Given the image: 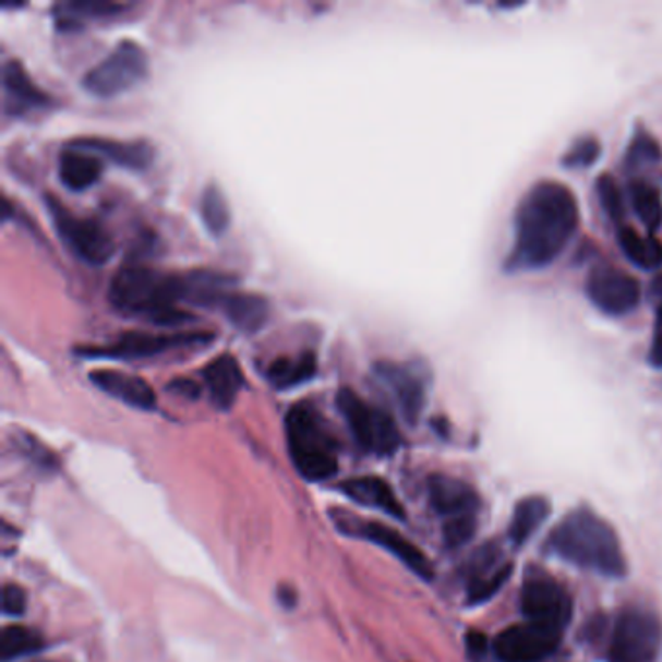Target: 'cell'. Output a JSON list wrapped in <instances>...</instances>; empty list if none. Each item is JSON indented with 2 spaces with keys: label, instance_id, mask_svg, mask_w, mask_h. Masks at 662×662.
Segmentation results:
<instances>
[{
  "label": "cell",
  "instance_id": "1",
  "mask_svg": "<svg viewBox=\"0 0 662 662\" xmlns=\"http://www.w3.org/2000/svg\"><path fill=\"white\" fill-rule=\"evenodd\" d=\"M579 228V206L569 186L540 181L522 196L515 214V245L507 266L534 270L552 265Z\"/></svg>",
  "mask_w": 662,
  "mask_h": 662
},
{
  "label": "cell",
  "instance_id": "2",
  "mask_svg": "<svg viewBox=\"0 0 662 662\" xmlns=\"http://www.w3.org/2000/svg\"><path fill=\"white\" fill-rule=\"evenodd\" d=\"M107 298L117 311L158 327H181L195 318L177 308L183 303L181 274L161 273L142 263L121 266L111 278Z\"/></svg>",
  "mask_w": 662,
  "mask_h": 662
},
{
  "label": "cell",
  "instance_id": "3",
  "mask_svg": "<svg viewBox=\"0 0 662 662\" xmlns=\"http://www.w3.org/2000/svg\"><path fill=\"white\" fill-rule=\"evenodd\" d=\"M547 550L564 562L612 579L627 571L616 530L589 509H577L557 522L547 537Z\"/></svg>",
  "mask_w": 662,
  "mask_h": 662
},
{
  "label": "cell",
  "instance_id": "4",
  "mask_svg": "<svg viewBox=\"0 0 662 662\" xmlns=\"http://www.w3.org/2000/svg\"><path fill=\"white\" fill-rule=\"evenodd\" d=\"M286 442L293 467L310 482H323L338 470V442L325 418L310 402H300L286 414Z\"/></svg>",
  "mask_w": 662,
  "mask_h": 662
},
{
  "label": "cell",
  "instance_id": "5",
  "mask_svg": "<svg viewBox=\"0 0 662 662\" xmlns=\"http://www.w3.org/2000/svg\"><path fill=\"white\" fill-rule=\"evenodd\" d=\"M336 407L345 416L353 440L368 453L377 457H390L400 447V432L395 420L383 408L371 407L350 387H342L336 395Z\"/></svg>",
  "mask_w": 662,
  "mask_h": 662
},
{
  "label": "cell",
  "instance_id": "6",
  "mask_svg": "<svg viewBox=\"0 0 662 662\" xmlns=\"http://www.w3.org/2000/svg\"><path fill=\"white\" fill-rule=\"evenodd\" d=\"M45 206L51 214L55 231L72 255L89 266H104L116 255V243L104 224L92 218H80L53 195L45 196Z\"/></svg>",
  "mask_w": 662,
  "mask_h": 662
},
{
  "label": "cell",
  "instance_id": "7",
  "mask_svg": "<svg viewBox=\"0 0 662 662\" xmlns=\"http://www.w3.org/2000/svg\"><path fill=\"white\" fill-rule=\"evenodd\" d=\"M148 74V55L133 39H123L113 51L92 67L82 86L96 98H116L141 84Z\"/></svg>",
  "mask_w": 662,
  "mask_h": 662
},
{
  "label": "cell",
  "instance_id": "8",
  "mask_svg": "<svg viewBox=\"0 0 662 662\" xmlns=\"http://www.w3.org/2000/svg\"><path fill=\"white\" fill-rule=\"evenodd\" d=\"M216 335L204 330H177V333H144L129 330L116 338L113 345L101 348H76V353L84 358H113V360H139L154 358L159 353L171 352L179 348H196L208 346Z\"/></svg>",
  "mask_w": 662,
  "mask_h": 662
},
{
  "label": "cell",
  "instance_id": "9",
  "mask_svg": "<svg viewBox=\"0 0 662 662\" xmlns=\"http://www.w3.org/2000/svg\"><path fill=\"white\" fill-rule=\"evenodd\" d=\"M662 626L653 612L627 609L619 614L612 639L610 662H654L661 653Z\"/></svg>",
  "mask_w": 662,
  "mask_h": 662
},
{
  "label": "cell",
  "instance_id": "10",
  "mask_svg": "<svg viewBox=\"0 0 662 662\" xmlns=\"http://www.w3.org/2000/svg\"><path fill=\"white\" fill-rule=\"evenodd\" d=\"M335 522L340 532H345L353 539H363L371 544H377V546L387 550L393 556L397 557L398 562L407 565L408 569L418 575L420 579L432 581V562L424 556V552L420 547L414 546L410 540L405 539L397 530L390 529L387 525H381V522L356 519V517L345 511L335 513Z\"/></svg>",
  "mask_w": 662,
  "mask_h": 662
},
{
  "label": "cell",
  "instance_id": "11",
  "mask_svg": "<svg viewBox=\"0 0 662 662\" xmlns=\"http://www.w3.org/2000/svg\"><path fill=\"white\" fill-rule=\"evenodd\" d=\"M564 631L537 622L507 627L495 637L492 649L502 662H542L562 643Z\"/></svg>",
  "mask_w": 662,
  "mask_h": 662
},
{
  "label": "cell",
  "instance_id": "12",
  "mask_svg": "<svg viewBox=\"0 0 662 662\" xmlns=\"http://www.w3.org/2000/svg\"><path fill=\"white\" fill-rule=\"evenodd\" d=\"M587 296L609 315H626L641 301V286L631 274L614 265H597L587 278Z\"/></svg>",
  "mask_w": 662,
  "mask_h": 662
},
{
  "label": "cell",
  "instance_id": "13",
  "mask_svg": "<svg viewBox=\"0 0 662 662\" xmlns=\"http://www.w3.org/2000/svg\"><path fill=\"white\" fill-rule=\"evenodd\" d=\"M521 612L529 622L564 631L574 616V604L562 585L546 577H534L522 585Z\"/></svg>",
  "mask_w": 662,
  "mask_h": 662
},
{
  "label": "cell",
  "instance_id": "14",
  "mask_svg": "<svg viewBox=\"0 0 662 662\" xmlns=\"http://www.w3.org/2000/svg\"><path fill=\"white\" fill-rule=\"evenodd\" d=\"M373 371L397 400L400 414L405 416L408 424H416L425 407V383L422 373L416 370L414 365L397 362H377Z\"/></svg>",
  "mask_w": 662,
  "mask_h": 662
},
{
  "label": "cell",
  "instance_id": "15",
  "mask_svg": "<svg viewBox=\"0 0 662 662\" xmlns=\"http://www.w3.org/2000/svg\"><path fill=\"white\" fill-rule=\"evenodd\" d=\"M513 574V565L505 564L502 550L495 544H484L478 547L474 556L468 559L465 567L467 575V594L470 604L492 599L499 591Z\"/></svg>",
  "mask_w": 662,
  "mask_h": 662
},
{
  "label": "cell",
  "instance_id": "16",
  "mask_svg": "<svg viewBox=\"0 0 662 662\" xmlns=\"http://www.w3.org/2000/svg\"><path fill=\"white\" fill-rule=\"evenodd\" d=\"M2 92H4V111L10 116H26L36 109H47L51 98L29 79L22 62L10 59L2 69Z\"/></svg>",
  "mask_w": 662,
  "mask_h": 662
},
{
  "label": "cell",
  "instance_id": "17",
  "mask_svg": "<svg viewBox=\"0 0 662 662\" xmlns=\"http://www.w3.org/2000/svg\"><path fill=\"white\" fill-rule=\"evenodd\" d=\"M428 495L433 509L453 519V517H462V515H477L480 507V497L477 490L462 482L459 478L445 477V474H435L428 482Z\"/></svg>",
  "mask_w": 662,
  "mask_h": 662
},
{
  "label": "cell",
  "instance_id": "18",
  "mask_svg": "<svg viewBox=\"0 0 662 662\" xmlns=\"http://www.w3.org/2000/svg\"><path fill=\"white\" fill-rule=\"evenodd\" d=\"M89 381L111 398L124 402L127 407L139 408V410H154L156 408V393L151 383L117 370H96L89 373Z\"/></svg>",
  "mask_w": 662,
  "mask_h": 662
},
{
  "label": "cell",
  "instance_id": "19",
  "mask_svg": "<svg viewBox=\"0 0 662 662\" xmlns=\"http://www.w3.org/2000/svg\"><path fill=\"white\" fill-rule=\"evenodd\" d=\"M203 380L214 407L220 410H230L239 393L245 387L243 370L238 358L231 353H221L214 358L213 362L206 363Z\"/></svg>",
  "mask_w": 662,
  "mask_h": 662
},
{
  "label": "cell",
  "instance_id": "20",
  "mask_svg": "<svg viewBox=\"0 0 662 662\" xmlns=\"http://www.w3.org/2000/svg\"><path fill=\"white\" fill-rule=\"evenodd\" d=\"M218 310L233 327L245 335H255L263 330L270 318V303L258 293L231 290L221 298Z\"/></svg>",
  "mask_w": 662,
  "mask_h": 662
},
{
  "label": "cell",
  "instance_id": "21",
  "mask_svg": "<svg viewBox=\"0 0 662 662\" xmlns=\"http://www.w3.org/2000/svg\"><path fill=\"white\" fill-rule=\"evenodd\" d=\"M71 144L84 151L98 154L99 158L111 159L121 168L142 169L151 168L154 159V148L146 141L121 142L113 139H76Z\"/></svg>",
  "mask_w": 662,
  "mask_h": 662
},
{
  "label": "cell",
  "instance_id": "22",
  "mask_svg": "<svg viewBox=\"0 0 662 662\" xmlns=\"http://www.w3.org/2000/svg\"><path fill=\"white\" fill-rule=\"evenodd\" d=\"M104 176V159L94 152L69 144L59 156V179L71 191H86Z\"/></svg>",
  "mask_w": 662,
  "mask_h": 662
},
{
  "label": "cell",
  "instance_id": "23",
  "mask_svg": "<svg viewBox=\"0 0 662 662\" xmlns=\"http://www.w3.org/2000/svg\"><path fill=\"white\" fill-rule=\"evenodd\" d=\"M131 2L117 0H69L53 7L55 22L59 29H79L92 20L113 19L131 9Z\"/></svg>",
  "mask_w": 662,
  "mask_h": 662
},
{
  "label": "cell",
  "instance_id": "24",
  "mask_svg": "<svg viewBox=\"0 0 662 662\" xmlns=\"http://www.w3.org/2000/svg\"><path fill=\"white\" fill-rule=\"evenodd\" d=\"M340 488L356 504L380 509V511L387 513V515L395 517V519H405L407 517V511H405V507L398 502L393 488L385 480H381V478H352V480H346L345 484Z\"/></svg>",
  "mask_w": 662,
  "mask_h": 662
},
{
  "label": "cell",
  "instance_id": "25",
  "mask_svg": "<svg viewBox=\"0 0 662 662\" xmlns=\"http://www.w3.org/2000/svg\"><path fill=\"white\" fill-rule=\"evenodd\" d=\"M317 373V358L313 352H303L296 360L278 358L266 368V380L274 389L288 390L313 380Z\"/></svg>",
  "mask_w": 662,
  "mask_h": 662
},
{
  "label": "cell",
  "instance_id": "26",
  "mask_svg": "<svg viewBox=\"0 0 662 662\" xmlns=\"http://www.w3.org/2000/svg\"><path fill=\"white\" fill-rule=\"evenodd\" d=\"M550 515V504L540 495L525 497L521 499L515 513H513L511 525H509V539L515 546H521L527 540L544 525Z\"/></svg>",
  "mask_w": 662,
  "mask_h": 662
},
{
  "label": "cell",
  "instance_id": "27",
  "mask_svg": "<svg viewBox=\"0 0 662 662\" xmlns=\"http://www.w3.org/2000/svg\"><path fill=\"white\" fill-rule=\"evenodd\" d=\"M618 243L624 255L634 263V265L653 270L662 265V243L654 238L653 233L641 236L634 228L622 226L618 230Z\"/></svg>",
  "mask_w": 662,
  "mask_h": 662
},
{
  "label": "cell",
  "instance_id": "28",
  "mask_svg": "<svg viewBox=\"0 0 662 662\" xmlns=\"http://www.w3.org/2000/svg\"><path fill=\"white\" fill-rule=\"evenodd\" d=\"M44 637L36 629L24 626H7L0 636V659L4 662L22 659L44 649Z\"/></svg>",
  "mask_w": 662,
  "mask_h": 662
},
{
  "label": "cell",
  "instance_id": "29",
  "mask_svg": "<svg viewBox=\"0 0 662 662\" xmlns=\"http://www.w3.org/2000/svg\"><path fill=\"white\" fill-rule=\"evenodd\" d=\"M629 198L645 228L649 231L657 230L662 224V198L659 191L651 183L636 179L629 183Z\"/></svg>",
  "mask_w": 662,
  "mask_h": 662
},
{
  "label": "cell",
  "instance_id": "30",
  "mask_svg": "<svg viewBox=\"0 0 662 662\" xmlns=\"http://www.w3.org/2000/svg\"><path fill=\"white\" fill-rule=\"evenodd\" d=\"M201 216H203L206 230L210 231L214 238H220L230 230V204H228L226 195L221 193L220 186L213 183L204 189L203 196H201Z\"/></svg>",
  "mask_w": 662,
  "mask_h": 662
},
{
  "label": "cell",
  "instance_id": "31",
  "mask_svg": "<svg viewBox=\"0 0 662 662\" xmlns=\"http://www.w3.org/2000/svg\"><path fill=\"white\" fill-rule=\"evenodd\" d=\"M477 515H462V517H453L443 525V542L445 546L455 550V547L467 546L472 537L477 534Z\"/></svg>",
  "mask_w": 662,
  "mask_h": 662
},
{
  "label": "cell",
  "instance_id": "32",
  "mask_svg": "<svg viewBox=\"0 0 662 662\" xmlns=\"http://www.w3.org/2000/svg\"><path fill=\"white\" fill-rule=\"evenodd\" d=\"M597 193L601 198L602 208L606 210L610 218L614 221H622L626 208H624V196L619 191L618 181L614 177L604 173V176L597 179Z\"/></svg>",
  "mask_w": 662,
  "mask_h": 662
},
{
  "label": "cell",
  "instance_id": "33",
  "mask_svg": "<svg viewBox=\"0 0 662 662\" xmlns=\"http://www.w3.org/2000/svg\"><path fill=\"white\" fill-rule=\"evenodd\" d=\"M659 159H661V146L657 144L653 136H649L647 133L636 134L627 151V161L631 166H647Z\"/></svg>",
  "mask_w": 662,
  "mask_h": 662
},
{
  "label": "cell",
  "instance_id": "34",
  "mask_svg": "<svg viewBox=\"0 0 662 662\" xmlns=\"http://www.w3.org/2000/svg\"><path fill=\"white\" fill-rule=\"evenodd\" d=\"M601 154V144L594 139H581L565 152L564 166L571 169L589 168Z\"/></svg>",
  "mask_w": 662,
  "mask_h": 662
},
{
  "label": "cell",
  "instance_id": "35",
  "mask_svg": "<svg viewBox=\"0 0 662 662\" xmlns=\"http://www.w3.org/2000/svg\"><path fill=\"white\" fill-rule=\"evenodd\" d=\"M26 591L19 585H4L2 589V612L7 616H22L26 612Z\"/></svg>",
  "mask_w": 662,
  "mask_h": 662
},
{
  "label": "cell",
  "instance_id": "36",
  "mask_svg": "<svg viewBox=\"0 0 662 662\" xmlns=\"http://www.w3.org/2000/svg\"><path fill=\"white\" fill-rule=\"evenodd\" d=\"M649 362L653 363L654 368H662V303H659L654 318L653 345L649 352Z\"/></svg>",
  "mask_w": 662,
  "mask_h": 662
},
{
  "label": "cell",
  "instance_id": "37",
  "mask_svg": "<svg viewBox=\"0 0 662 662\" xmlns=\"http://www.w3.org/2000/svg\"><path fill=\"white\" fill-rule=\"evenodd\" d=\"M168 390L181 395L185 398H196L201 395V387L196 385L195 381L191 380H176L171 381L168 385Z\"/></svg>",
  "mask_w": 662,
  "mask_h": 662
},
{
  "label": "cell",
  "instance_id": "38",
  "mask_svg": "<svg viewBox=\"0 0 662 662\" xmlns=\"http://www.w3.org/2000/svg\"><path fill=\"white\" fill-rule=\"evenodd\" d=\"M467 649L468 653L472 654V657H482V654L488 653L490 641H488V637L484 634L470 631L467 636Z\"/></svg>",
  "mask_w": 662,
  "mask_h": 662
},
{
  "label": "cell",
  "instance_id": "39",
  "mask_svg": "<svg viewBox=\"0 0 662 662\" xmlns=\"http://www.w3.org/2000/svg\"><path fill=\"white\" fill-rule=\"evenodd\" d=\"M653 296L654 298H659L662 303V276H659L653 282Z\"/></svg>",
  "mask_w": 662,
  "mask_h": 662
}]
</instances>
